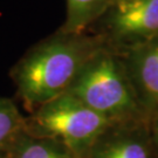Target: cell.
Wrapping results in <instances>:
<instances>
[{
    "mask_svg": "<svg viewBox=\"0 0 158 158\" xmlns=\"http://www.w3.org/2000/svg\"><path fill=\"white\" fill-rule=\"evenodd\" d=\"M67 93L113 123L129 118L137 111L136 96L118 63L102 52L85 63Z\"/></svg>",
    "mask_w": 158,
    "mask_h": 158,
    "instance_id": "3957f363",
    "label": "cell"
},
{
    "mask_svg": "<svg viewBox=\"0 0 158 158\" xmlns=\"http://www.w3.org/2000/svg\"><path fill=\"white\" fill-rule=\"evenodd\" d=\"M110 128L96 142L87 158H155L141 136L129 131L110 134Z\"/></svg>",
    "mask_w": 158,
    "mask_h": 158,
    "instance_id": "5b68a950",
    "label": "cell"
},
{
    "mask_svg": "<svg viewBox=\"0 0 158 158\" xmlns=\"http://www.w3.org/2000/svg\"><path fill=\"white\" fill-rule=\"evenodd\" d=\"M155 141H156V144L158 145V115L156 122H155Z\"/></svg>",
    "mask_w": 158,
    "mask_h": 158,
    "instance_id": "30bf717a",
    "label": "cell"
},
{
    "mask_svg": "<svg viewBox=\"0 0 158 158\" xmlns=\"http://www.w3.org/2000/svg\"><path fill=\"white\" fill-rule=\"evenodd\" d=\"M6 158H79L61 143L36 137L25 131L12 147Z\"/></svg>",
    "mask_w": 158,
    "mask_h": 158,
    "instance_id": "8992f818",
    "label": "cell"
},
{
    "mask_svg": "<svg viewBox=\"0 0 158 158\" xmlns=\"http://www.w3.org/2000/svg\"><path fill=\"white\" fill-rule=\"evenodd\" d=\"M26 131V117L15 102L0 96V158H6L17 139Z\"/></svg>",
    "mask_w": 158,
    "mask_h": 158,
    "instance_id": "52a82bcc",
    "label": "cell"
},
{
    "mask_svg": "<svg viewBox=\"0 0 158 158\" xmlns=\"http://www.w3.org/2000/svg\"><path fill=\"white\" fill-rule=\"evenodd\" d=\"M97 52L94 44L81 35L63 33L32 48L11 72L23 107L32 114L67 93L81 69Z\"/></svg>",
    "mask_w": 158,
    "mask_h": 158,
    "instance_id": "6da1fadb",
    "label": "cell"
},
{
    "mask_svg": "<svg viewBox=\"0 0 158 158\" xmlns=\"http://www.w3.org/2000/svg\"><path fill=\"white\" fill-rule=\"evenodd\" d=\"M116 1H118V0H113V4L114 2H116Z\"/></svg>",
    "mask_w": 158,
    "mask_h": 158,
    "instance_id": "8fae6325",
    "label": "cell"
},
{
    "mask_svg": "<svg viewBox=\"0 0 158 158\" xmlns=\"http://www.w3.org/2000/svg\"><path fill=\"white\" fill-rule=\"evenodd\" d=\"M110 27L119 38L145 36L158 31V0L114 2Z\"/></svg>",
    "mask_w": 158,
    "mask_h": 158,
    "instance_id": "277c9868",
    "label": "cell"
},
{
    "mask_svg": "<svg viewBox=\"0 0 158 158\" xmlns=\"http://www.w3.org/2000/svg\"><path fill=\"white\" fill-rule=\"evenodd\" d=\"M113 0H67V18L61 33L81 35L89 23Z\"/></svg>",
    "mask_w": 158,
    "mask_h": 158,
    "instance_id": "ba28073f",
    "label": "cell"
},
{
    "mask_svg": "<svg viewBox=\"0 0 158 158\" xmlns=\"http://www.w3.org/2000/svg\"><path fill=\"white\" fill-rule=\"evenodd\" d=\"M135 76L143 96L158 103V44L136 54Z\"/></svg>",
    "mask_w": 158,
    "mask_h": 158,
    "instance_id": "9c48e42d",
    "label": "cell"
},
{
    "mask_svg": "<svg viewBox=\"0 0 158 158\" xmlns=\"http://www.w3.org/2000/svg\"><path fill=\"white\" fill-rule=\"evenodd\" d=\"M113 122L69 93L39 107L26 117V131L61 143L79 158H87Z\"/></svg>",
    "mask_w": 158,
    "mask_h": 158,
    "instance_id": "7a4b0ae2",
    "label": "cell"
}]
</instances>
